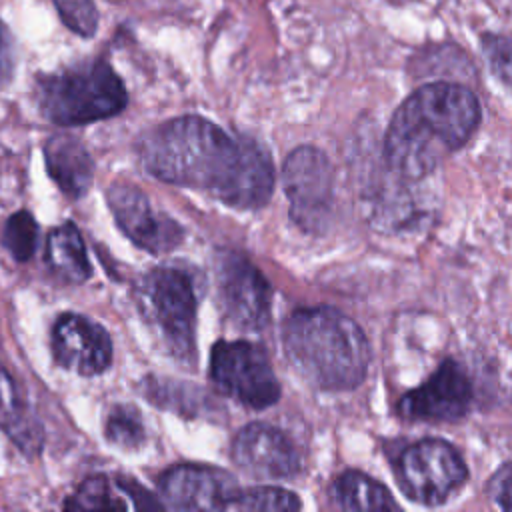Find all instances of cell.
Listing matches in <instances>:
<instances>
[{"label":"cell","instance_id":"26","mask_svg":"<svg viewBox=\"0 0 512 512\" xmlns=\"http://www.w3.org/2000/svg\"><path fill=\"white\" fill-rule=\"evenodd\" d=\"M8 52V30L4 28L2 20H0V58Z\"/></svg>","mask_w":512,"mask_h":512},{"label":"cell","instance_id":"8","mask_svg":"<svg viewBox=\"0 0 512 512\" xmlns=\"http://www.w3.org/2000/svg\"><path fill=\"white\" fill-rule=\"evenodd\" d=\"M292 218L306 230H320L330 216L334 172L328 156L314 146L294 148L282 168Z\"/></svg>","mask_w":512,"mask_h":512},{"label":"cell","instance_id":"25","mask_svg":"<svg viewBox=\"0 0 512 512\" xmlns=\"http://www.w3.org/2000/svg\"><path fill=\"white\" fill-rule=\"evenodd\" d=\"M490 492L502 510H510V464H504L492 478Z\"/></svg>","mask_w":512,"mask_h":512},{"label":"cell","instance_id":"7","mask_svg":"<svg viewBox=\"0 0 512 512\" xmlns=\"http://www.w3.org/2000/svg\"><path fill=\"white\" fill-rule=\"evenodd\" d=\"M398 478L412 500L436 506L446 502L464 484L466 466L448 442L426 438L402 452Z\"/></svg>","mask_w":512,"mask_h":512},{"label":"cell","instance_id":"19","mask_svg":"<svg viewBox=\"0 0 512 512\" xmlns=\"http://www.w3.org/2000/svg\"><path fill=\"white\" fill-rule=\"evenodd\" d=\"M334 504L342 510H398L390 492L374 478L348 470L334 482Z\"/></svg>","mask_w":512,"mask_h":512},{"label":"cell","instance_id":"18","mask_svg":"<svg viewBox=\"0 0 512 512\" xmlns=\"http://www.w3.org/2000/svg\"><path fill=\"white\" fill-rule=\"evenodd\" d=\"M0 428L22 448L36 450L42 442V428L20 402L16 384L0 362Z\"/></svg>","mask_w":512,"mask_h":512},{"label":"cell","instance_id":"14","mask_svg":"<svg viewBox=\"0 0 512 512\" xmlns=\"http://www.w3.org/2000/svg\"><path fill=\"white\" fill-rule=\"evenodd\" d=\"M232 458L248 474L260 478H288L300 468L298 452L288 436L262 422H252L236 434Z\"/></svg>","mask_w":512,"mask_h":512},{"label":"cell","instance_id":"22","mask_svg":"<svg viewBox=\"0 0 512 512\" xmlns=\"http://www.w3.org/2000/svg\"><path fill=\"white\" fill-rule=\"evenodd\" d=\"M106 438L124 450L138 448L144 442V422L140 412L130 404L114 406L106 420Z\"/></svg>","mask_w":512,"mask_h":512},{"label":"cell","instance_id":"11","mask_svg":"<svg viewBox=\"0 0 512 512\" xmlns=\"http://www.w3.org/2000/svg\"><path fill=\"white\" fill-rule=\"evenodd\" d=\"M166 506L176 510H230L240 488L234 478L214 466L180 464L158 482Z\"/></svg>","mask_w":512,"mask_h":512},{"label":"cell","instance_id":"9","mask_svg":"<svg viewBox=\"0 0 512 512\" xmlns=\"http://www.w3.org/2000/svg\"><path fill=\"white\" fill-rule=\"evenodd\" d=\"M218 296L230 322L244 330H260L268 324L272 290L262 272L244 256L226 252L218 258Z\"/></svg>","mask_w":512,"mask_h":512},{"label":"cell","instance_id":"12","mask_svg":"<svg viewBox=\"0 0 512 512\" xmlns=\"http://www.w3.org/2000/svg\"><path fill=\"white\" fill-rule=\"evenodd\" d=\"M472 400V384L464 368L446 360L420 388L408 392L398 412L408 420L452 422L468 412Z\"/></svg>","mask_w":512,"mask_h":512},{"label":"cell","instance_id":"3","mask_svg":"<svg viewBox=\"0 0 512 512\" xmlns=\"http://www.w3.org/2000/svg\"><path fill=\"white\" fill-rule=\"evenodd\" d=\"M282 344L292 366L318 388L350 390L366 378L368 340L352 318L334 308L296 310L284 322Z\"/></svg>","mask_w":512,"mask_h":512},{"label":"cell","instance_id":"16","mask_svg":"<svg viewBox=\"0 0 512 512\" xmlns=\"http://www.w3.org/2000/svg\"><path fill=\"white\" fill-rule=\"evenodd\" d=\"M162 508L156 500L132 482L110 480L108 476H90L66 500L68 510H128V508Z\"/></svg>","mask_w":512,"mask_h":512},{"label":"cell","instance_id":"15","mask_svg":"<svg viewBox=\"0 0 512 512\" xmlns=\"http://www.w3.org/2000/svg\"><path fill=\"white\" fill-rule=\"evenodd\" d=\"M50 178L68 198H82L94 176V162L84 144L70 134L50 136L44 146Z\"/></svg>","mask_w":512,"mask_h":512},{"label":"cell","instance_id":"2","mask_svg":"<svg viewBox=\"0 0 512 512\" xmlns=\"http://www.w3.org/2000/svg\"><path fill=\"white\" fill-rule=\"evenodd\" d=\"M480 122L474 92L456 82H430L414 90L394 112L384 156L396 176L418 180L464 146Z\"/></svg>","mask_w":512,"mask_h":512},{"label":"cell","instance_id":"20","mask_svg":"<svg viewBox=\"0 0 512 512\" xmlns=\"http://www.w3.org/2000/svg\"><path fill=\"white\" fill-rule=\"evenodd\" d=\"M2 240L14 260L18 262L30 260L38 246V224L34 216L26 210L14 212L4 224Z\"/></svg>","mask_w":512,"mask_h":512},{"label":"cell","instance_id":"6","mask_svg":"<svg viewBox=\"0 0 512 512\" xmlns=\"http://www.w3.org/2000/svg\"><path fill=\"white\" fill-rule=\"evenodd\" d=\"M210 376L224 394L256 410L280 398V384L266 352L248 340L214 344Z\"/></svg>","mask_w":512,"mask_h":512},{"label":"cell","instance_id":"21","mask_svg":"<svg viewBox=\"0 0 512 512\" xmlns=\"http://www.w3.org/2000/svg\"><path fill=\"white\" fill-rule=\"evenodd\" d=\"M300 500L294 492L278 486H254L240 490L230 510H268V512H290L298 510Z\"/></svg>","mask_w":512,"mask_h":512},{"label":"cell","instance_id":"5","mask_svg":"<svg viewBox=\"0 0 512 512\" xmlns=\"http://www.w3.org/2000/svg\"><path fill=\"white\" fill-rule=\"evenodd\" d=\"M136 304L144 322L178 360L194 358L196 288L178 268H154L136 286Z\"/></svg>","mask_w":512,"mask_h":512},{"label":"cell","instance_id":"17","mask_svg":"<svg viewBox=\"0 0 512 512\" xmlns=\"http://www.w3.org/2000/svg\"><path fill=\"white\" fill-rule=\"evenodd\" d=\"M46 262L66 282L82 284L90 278L92 266L80 230L72 222L54 228L46 240Z\"/></svg>","mask_w":512,"mask_h":512},{"label":"cell","instance_id":"1","mask_svg":"<svg viewBox=\"0 0 512 512\" xmlns=\"http://www.w3.org/2000/svg\"><path fill=\"white\" fill-rule=\"evenodd\" d=\"M142 164L164 182L208 192L240 210L264 206L274 186V168L260 144L232 138L202 116L158 126L142 142Z\"/></svg>","mask_w":512,"mask_h":512},{"label":"cell","instance_id":"23","mask_svg":"<svg viewBox=\"0 0 512 512\" xmlns=\"http://www.w3.org/2000/svg\"><path fill=\"white\" fill-rule=\"evenodd\" d=\"M60 20L76 34L90 38L98 28V10L94 0H52Z\"/></svg>","mask_w":512,"mask_h":512},{"label":"cell","instance_id":"4","mask_svg":"<svg viewBox=\"0 0 512 512\" xmlns=\"http://www.w3.org/2000/svg\"><path fill=\"white\" fill-rule=\"evenodd\" d=\"M126 102L122 80L104 60L82 62L38 80L40 112L58 126H78L114 116Z\"/></svg>","mask_w":512,"mask_h":512},{"label":"cell","instance_id":"13","mask_svg":"<svg viewBox=\"0 0 512 512\" xmlns=\"http://www.w3.org/2000/svg\"><path fill=\"white\" fill-rule=\"evenodd\" d=\"M52 354L62 368L96 376L112 362V340L98 322L66 312L52 326Z\"/></svg>","mask_w":512,"mask_h":512},{"label":"cell","instance_id":"27","mask_svg":"<svg viewBox=\"0 0 512 512\" xmlns=\"http://www.w3.org/2000/svg\"><path fill=\"white\" fill-rule=\"evenodd\" d=\"M388 2H394V4H400V2H408V0H388Z\"/></svg>","mask_w":512,"mask_h":512},{"label":"cell","instance_id":"10","mask_svg":"<svg viewBox=\"0 0 512 512\" xmlns=\"http://www.w3.org/2000/svg\"><path fill=\"white\" fill-rule=\"evenodd\" d=\"M108 204L124 234L140 248L162 254L182 242V228L164 212H156L146 194L128 182L108 188Z\"/></svg>","mask_w":512,"mask_h":512},{"label":"cell","instance_id":"24","mask_svg":"<svg viewBox=\"0 0 512 512\" xmlns=\"http://www.w3.org/2000/svg\"><path fill=\"white\" fill-rule=\"evenodd\" d=\"M484 54L494 70L502 78L504 84L510 80V40L500 34H484L482 36Z\"/></svg>","mask_w":512,"mask_h":512}]
</instances>
